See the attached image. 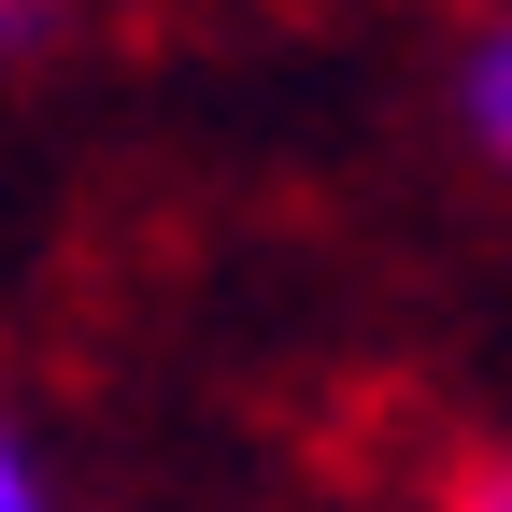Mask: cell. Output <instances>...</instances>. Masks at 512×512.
Wrapping results in <instances>:
<instances>
[{
	"instance_id": "obj_1",
	"label": "cell",
	"mask_w": 512,
	"mask_h": 512,
	"mask_svg": "<svg viewBox=\"0 0 512 512\" xmlns=\"http://www.w3.org/2000/svg\"><path fill=\"white\" fill-rule=\"evenodd\" d=\"M456 128H470L484 171H512V0H484L470 43H456Z\"/></svg>"
},
{
	"instance_id": "obj_2",
	"label": "cell",
	"mask_w": 512,
	"mask_h": 512,
	"mask_svg": "<svg viewBox=\"0 0 512 512\" xmlns=\"http://www.w3.org/2000/svg\"><path fill=\"white\" fill-rule=\"evenodd\" d=\"M0 512H72V484H57V456H43V427H29L15 384H0Z\"/></svg>"
},
{
	"instance_id": "obj_3",
	"label": "cell",
	"mask_w": 512,
	"mask_h": 512,
	"mask_svg": "<svg viewBox=\"0 0 512 512\" xmlns=\"http://www.w3.org/2000/svg\"><path fill=\"white\" fill-rule=\"evenodd\" d=\"M427 512H512V441H484V456H456Z\"/></svg>"
},
{
	"instance_id": "obj_4",
	"label": "cell",
	"mask_w": 512,
	"mask_h": 512,
	"mask_svg": "<svg viewBox=\"0 0 512 512\" xmlns=\"http://www.w3.org/2000/svg\"><path fill=\"white\" fill-rule=\"evenodd\" d=\"M43 43H72V0H0V57H43Z\"/></svg>"
}]
</instances>
